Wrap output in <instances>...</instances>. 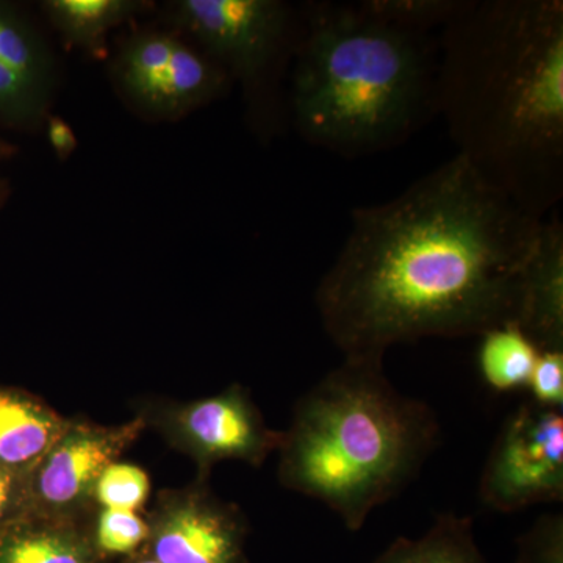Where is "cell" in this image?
I'll list each match as a JSON object with an SVG mask.
<instances>
[{
  "instance_id": "obj_14",
  "label": "cell",
  "mask_w": 563,
  "mask_h": 563,
  "mask_svg": "<svg viewBox=\"0 0 563 563\" xmlns=\"http://www.w3.org/2000/svg\"><path fill=\"white\" fill-rule=\"evenodd\" d=\"M68 422L31 393L0 387V468L31 476Z\"/></svg>"
},
{
  "instance_id": "obj_3",
  "label": "cell",
  "mask_w": 563,
  "mask_h": 563,
  "mask_svg": "<svg viewBox=\"0 0 563 563\" xmlns=\"http://www.w3.org/2000/svg\"><path fill=\"white\" fill-rule=\"evenodd\" d=\"M288 81L302 140L344 158L395 150L439 117V35L374 16L361 2H306Z\"/></svg>"
},
{
  "instance_id": "obj_26",
  "label": "cell",
  "mask_w": 563,
  "mask_h": 563,
  "mask_svg": "<svg viewBox=\"0 0 563 563\" xmlns=\"http://www.w3.org/2000/svg\"><path fill=\"white\" fill-rule=\"evenodd\" d=\"M10 198H11L10 180L7 179V177H3L2 174H0V210H2L3 207L7 206V202H9Z\"/></svg>"
},
{
  "instance_id": "obj_8",
  "label": "cell",
  "mask_w": 563,
  "mask_h": 563,
  "mask_svg": "<svg viewBox=\"0 0 563 563\" xmlns=\"http://www.w3.org/2000/svg\"><path fill=\"white\" fill-rule=\"evenodd\" d=\"M118 85L141 110L155 118H180L228 91L225 70L166 32L133 35L114 63Z\"/></svg>"
},
{
  "instance_id": "obj_4",
  "label": "cell",
  "mask_w": 563,
  "mask_h": 563,
  "mask_svg": "<svg viewBox=\"0 0 563 563\" xmlns=\"http://www.w3.org/2000/svg\"><path fill=\"white\" fill-rule=\"evenodd\" d=\"M440 442L432 407L393 387L384 358H347L299 399L282 432L279 481L351 532L407 487Z\"/></svg>"
},
{
  "instance_id": "obj_16",
  "label": "cell",
  "mask_w": 563,
  "mask_h": 563,
  "mask_svg": "<svg viewBox=\"0 0 563 563\" xmlns=\"http://www.w3.org/2000/svg\"><path fill=\"white\" fill-rule=\"evenodd\" d=\"M373 563H488L474 539L472 517L442 514L420 539L399 537Z\"/></svg>"
},
{
  "instance_id": "obj_15",
  "label": "cell",
  "mask_w": 563,
  "mask_h": 563,
  "mask_svg": "<svg viewBox=\"0 0 563 563\" xmlns=\"http://www.w3.org/2000/svg\"><path fill=\"white\" fill-rule=\"evenodd\" d=\"M146 0H46L41 10L69 46L101 54L113 29L146 13Z\"/></svg>"
},
{
  "instance_id": "obj_6",
  "label": "cell",
  "mask_w": 563,
  "mask_h": 563,
  "mask_svg": "<svg viewBox=\"0 0 563 563\" xmlns=\"http://www.w3.org/2000/svg\"><path fill=\"white\" fill-rule=\"evenodd\" d=\"M479 498L501 514L562 501V410L529 401L510 413L485 462Z\"/></svg>"
},
{
  "instance_id": "obj_7",
  "label": "cell",
  "mask_w": 563,
  "mask_h": 563,
  "mask_svg": "<svg viewBox=\"0 0 563 563\" xmlns=\"http://www.w3.org/2000/svg\"><path fill=\"white\" fill-rule=\"evenodd\" d=\"M139 417L146 428L154 426L166 442L191 457L201 479L224 461L261 466L282 442V432L266 426L242 385L198 401L151 406Z\"/></svg>"
},
{
  "instance_id": "obj_23",
  "label": "cell",
  "mask_w": 563,
  "mask_h": 563,
  "mask_svg": "<svg viewBox=\"0 0 563 563\" xmlns=\"http://www.w3.org/2000/svg\"><path fill=\"white\" fill-rule=\"evenodd\" d=\"M29 477L0 468V531L32 512Z\"/></svg>"
},
{
  "instance_id": "obj_12",
  "label": "cell",
  "mask_w": 563,
  "mask_h": 563,
  "mask_svg": "<svg viewBox=\"0 0 563 563\" xmlns=\"http://www.w3.org/2000/svg\"><path fill=\"white\" fill-rule=\"evenodd\" d=\"M518 328L543 350H563V224L544 218L520 274Z\"/></svg>"
},
{
  "instance_id": "obj_25",
  "label": "cell",
  "mask_w": 563,
  "mask_h": 563,
  "mask_svg": "<svg viewBox=\"0 0 563 563\" xmlns=\"http://www.w3.org/2000/svg\"><path fill=\"white\" fill-rule=\"evenodd\" d=\"M18 154V147L10 140L0 136V162L10 161Z\"/></svg>"
},
{
  "instance_id": "obj_27",
  "label": "cell",
  "mask_w": 563,
  "mask_h": 563,
  "mask_svg": "<svg viewBox=\"0 0 563 563\" xmlns=\"http://www.w3.org/2000/svg\"><path fill=\"white\" fill-rule=\"evenodd\" d=\"M124 563H161L155 561L152 555L147 554L146 551L140 550L139 553L129 555L128 561Z\"/></svg>"
},
{
  "instance_id": "obj_18",
  "label": "cell",
  "mask_w": 563,
  "mask_h": 563,
  "mask_svg": "<svg viewBox=\"0 0 563 563\" xmlns=\"http://www.w3.org/2000/svg\"><path fill=\"white\" fill-rule=\"evenodd\" d=\"M466 0H362L363 9L380 20L412 31L435 33L446 27Z\"/></svg>"
},
{
  "instance_id": "obj_20",
  "label": "cell",
  "mask_w": 563,
  "mask_h": 563,
  "mask_svg": "<svg viewBox=\"0 0 563 563\" xmlns=\"http://www.w3.org/2000/svg\"><path fill=\"white\" fill-rule=\"evenodd\" d=\"M150 477L135 465L113 463L103 472L96 487L98 509L128 510L139 512L150 496Z\"/></svg>"
},
{
  "instance_id": "obj_21",
  "label": "cell",
  "mask_w": 563,
  "mask_h": 563,
  "mask_svg": "<svg viewBox=\"0 0 563 563\" xmlns=\"http://www.w3.org/2000/svg\"><path fill=\"white\" fill-rule=\"evenodd\" d=\"M517 563H563L562 514L543 515L518 539Z\"/></svg>"
},
{
  "instance_id": "obj_24",
  "label": "cell",
  "mask_w": 563,
  "mask_h": 563,
  "mask_svg": "<svg viewBox=\"0 0 563 563\" xmlns=\"http://www.w3.org/2000/svg\"><path fill=\"white\" fill-rule=\"evenodd\" d=\"M44 122H46V135L52 151L55 152V155L60 161H66V158L73 155V152L77 150V144H79L76 133H74L68 121L63 120L57 114H47Z\"/></svg>"
},
{
  "instance_id": "obj_13",
  "label": "cell",
  "mask_w": 563,
  "mask_h": 563,
  "mask_svg": "<svg viewBox=\"0 0 563 563\" xmlns=\"http://www.w3.org/2000/svg\"><path fill=\"white\" fill-rule=\"evenodd\" d=\"M92 521L24 515L0 531V563H99Z\"/></svg>"
},
{
  "instance_id": "obj_9",
  "label": "cell",
  "mask_w": 563,
  "mask_h": 563,
  "mask_svg": "<svg viewBox=\"0 0 563 563\" xmlns=\"http://www.w3.org/2000/svg\"><path fill=\"white\" fill-rule=\"evenodd\" d=\"M144 429L140 417L120 426L69 418L60 439L29 477L32 512L66 520L95 518L99 479Z\"/></svg>"
},
{
  "instance_id": "obj_11",
  "label": "cell",
  "mask_w": 563,
  "mask_h": 563,
  "mask_svg": "<svg viewBox=\"0 0 563 563\" xmlns=\"http://www.w3.org/2000/svg\"><path fill=\"white\" fill-rule=\"evenodd\" d=\"M54 87L46 40L21 7L0 0V124L36 128L49 114Z\"/></svg>"
},
{
  "instance_id": "obj_22",
  "label": "cell",
  "mask_w": 563,
  "mask_h": 563,
  "mask_svg": "<svg viewBox=\"0 0 563 563\" xmlns=\"http://www.w3.org/2000/svg\"><path fill=\"white\" fill-rule=\"evenodd\" d=\"M532 402L563 410V350L539 352L528 384Z\"/></svg>"
},
{
  "instance_id": "obj_17",
  "label": "cell",
  "mask_w": 563,
  "mask_h": 563,
  "mask_svg": "<svg viewBox=\"0 0 563 563\" xmlns=\"http://www.w3.org/2000/svg\"><path fill=\"white\" fill-rule=\"evenodd\" d=\"M539 347L517 324L499 325L481 335L477 366L493 391L509 393L528 388Z\"/></svg>"
},
{
  "instance_id": "obj_10",
  "label": "cell",
  "mask_w": 563,
  "mask_h": 563,
  "mask_svg": "<svg viewBox=\"0 0 563 563\" xmlns=\"http://www.w3.org/2000/svg\"><path fill=\"white\" fill-rule=\"evenodd\" d=\"M146 521L143 550L157 562L247 563L246 518L240 507L214 496L207 479L162 492Z\"/></svg>"
},
{
  "instance_id": "obj_19",
  "label": "cell",
  "mask_w": 563,
  "mask_h": 563,
  "mask_svg": "<svg viewBox=\"0 0 563 563\" xmlns=\"http://www.w3.org/2000/svg\"><path fill=\"white\" fill-rule=\"evenodd\" d=\"M147 536L146 518L136 512L98 509L92 521V539L102 558L139 553L146 544Z\"/></svg>"
},
{
  "instance_id": "obj_5",
  "label": "cell",
  "mask_w": 563,
  "mask_h": 563,
  "mask_svg": "<svg viewBox=\"0 0 563 563\" xmlns=\"http://www.w3.org/2000/svg\"><path fill=\"white\" fill-rule=\"evenodd\" d=\"M169 21L242 85L257 132L279 131L288 120L282 79L301 43V7L282 0H180L173 3Z\"/></svg>"
},
{
  "instance_id": "obj_2",
  "label": "cell",
  "mask_w": 563,
  "mask_h": 563,
  "mask_svg": "<svg viewBox=\"0 0 563 563\" xmlns=\"http://www.w3.org/2000/svg\"><path fill=\"white\" fill-rule=\"evenodd\" d=\"M437 110L485 181L547 218L563 196V2L466 0L439 33Z\"/></svg>"
},
{
  "instance_id": "obj_1",
  "label": "cell",
  "mask_w": 563,
  "mask_h": 563,
  "mask_svg": "<svg viewBox=\"0 0 563 563\" xmlns=\"http://www.w3.org/2000/svg\"><path fill=\"white\" fill-rule=\"evenodd\" d=\"M543 220L455 155L391 201L352 210L314 292L322 329L344 357L384 358L395 344L517 324Z\"/></svg>"
}]
</instances>
